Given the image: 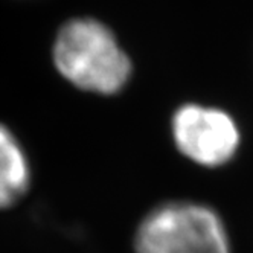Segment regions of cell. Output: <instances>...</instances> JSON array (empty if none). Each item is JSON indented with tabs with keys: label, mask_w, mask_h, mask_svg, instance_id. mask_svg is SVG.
Wrapping results in <instances>:
<instances>
[{
	"label": "cell",
	"mask_w": 253,
	"mask_h": 253,
	"mask_svg": "<svg viewBox=\"0 0 253 253\" xmlns=\"http://www.w3.org/2000/svg\"><path fill=\"white\" fill-rule=\"evenodd\" d=\"M31 183L28 159L15 137L0 125V209L15 205Z\"/></svg>",
	"instance_id": "cell-4"
},
{
	"label": "cell",
	"mask_w": 253,
	"mask_h": 253,
	"mask_svg": "<svg viewBox=\"0 0 253 253\" xmlns=\"http://www.w3.org/2000/svg\"><path fill=\"white\" fill-rule=\"evenodd\" d=\"M53 63L60 74L81 90L115 95L131 77V61L116 35L95 19H74L58 32Z\"/></svg>",
	"instance_id": "cell-1"
},
{
	"label": "cell",
	"mask_w": 253,
	"mask_h": 253,
	"mask_svg": "<svg viewBox=\"0 0 253 253\" xmlns=\"http://www.w3.org/2000/svg\"><path fill=\"white\" fill-rule=\"evenodd\" d=\"M171 134L180 153L208 168L226 165L241 143V131L227 112L194 102L174 112Z\"/></svg>",
	"instance_id": "cell-3"
},
{
	"label": "cell",
	"mask_w": 253,
	"mask_h": 253,
	"mask_svg": "<svg viewBox=\"0 0 253 253\" xmlns=\"http://www.w3.org/2000/svg\"><path fill=\"white\" fill-rule=\"evenodd\" d=\"M136 253H232L227 229L212 208L195 202L156 206L137 226Z\"/></svg>",
	"instance_id": "cell-2"
}]
</instances>
